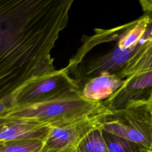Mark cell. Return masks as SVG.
Wrapping results in <instances>:
<instances>
[{"label": "cell", "mask_w": 152, "mask_h": 152, "mask_svg": "<svg viewBox=\"0 0 152 152\" xmlns=\"http://www.w3.org/2000/svg\"><path fill=\"white\" fill-rule=\"evenodd\" d=\"M73 0H0V102L55 71Z\"/></svg>", "instance_id": "1"}, {"label": "cell", "mask_w": 152, "mask_h": 152, "mask_svg": "<svg viewBox=\"0 0 152 152\" xmlns=\"http://www.w3.org/2000/svg\"><path fill=\"white\" fill-rule=\"evenodd\" d=\"M109 110L102 102L84 98L79 90L53 100L14 107L2 118L28 120L51 128L77 122Z\"/></svg>", "instance_id": "2"}, {"label": "cell", "mask_w": 152, "mask_h": 152, "mask_svg": "<svg viewBox=\"0 0 152 152\" xmlns=\"http://www.w3.org/2000/svg\"><path fill=\"white\" fill-rule=\"evenodd\" d=\"M101 128L137 144L143 150H152V104L147 100H130L122 108L110 111Z\"/></svg>", "instance_id": "3"}, {"label": "cell", "mask_w": 152, "mask_h": 152, "mask_svg": "<svg viewBox=\"0 0 152 152\" xmlns=\"http://www.w3.org/2000/svg\"><path fill=\"white\" fill-rule=\"evenodd\" d=\"M79 90L81 86L69 75L66 67L56 69L51 75L29 84L16 94L14 107L53 100Z\"/></svg>", "instance_id": "4"}, {"label": "cell", "mask_w": 152, "mask_h": 152, "mask_svg": "<svg viewBox=\"0 0 152 152\" xmlns=\"http://www.w3.org/2000/svg\"><path fill=\"white\" fill-rule=\"evenodd\" d=\"M110 112L100 113L72 124L51 127L40 152H77L84 138L92 131L102 127Z\"/></svg>", "instance_id": "5"}, {"label": "cell", "mask_w": 152, "mask_h": 152, "mask_svg": "<svg viewBox=\"0 0 152 152\" xmlns=\"http://www.w3.org/2000/svg\"><path fill=\"white\" fill-rule=\"evenodd\" d=\"M151 41L152 16L145 33L134 48L121 50L115 46L107 53L91 59L84 68L77 70L78 77L86 81L104 73H117Z\"/></svg>", "instance_id": "6"}, {"label": "cell", "mask_w": 152, "mask_h": 152, "mask_svg": "<svg viewBox=\"0 0 152 152\" xmlns=\"http://www.w3.org/2000/svg\"><path fill=\"white\" fill-rule=\"evenodd\" d=\"M152 93V71L129 77L103 104L110 111L119 109L130 100H147Z\"/></svg>", "instance_id": "7"}, {"label": "cell", "mask_w": 152, "mask_h": 152, "mask_svg": "<svg viewBox=\"0 0 152 152\" xmlns=\"http://www.w3.org/2000/svg\"><path fill=\"white\" fill-rule=\"evenodd\" d=\"M0 127V141L20 140H40L45 141L50 127L39 122L7 119Z\"/></svg>", "instance_id": "8"}, {"label": "cell", "mask_w": 152, "mask_h": 152, "mask_svg": "<svg viewBox=\"0 0 152 152\" xmlns=\"http://www.w3.org/2000/svg\"><path fill=\"white\" fill-rule=\"evenodd\" d=\"M124 81L116 73H104L86 80L81 87V94L87 100L103 102L115 93Z\"/></svg>", "instance_id": "9"}, {"label": "cell", "mask_w": 152, "mask_h": 152, "mask_svg": "<svg viewBox=\"0 0 152 152\" xmlns=\"http://www.w3.org/2000/svg\"><path fill=\"white\" fill-rule=\"evenodd\" d=\"M152 14L145 13L138 19L119 26L116 47L121 50L134 48L145 33Z\"/></svg>", "instance_id": "10"}, {"label": "cell", "mask_w": 152, "mask_h": 152, "mask_svg": "<svg viewBox=\"0 0 152 152\" xmlns=\"http://www.w3.org/2000/svg\"><path fill=\"white\" fill-rule=\"evenodd\" d=\"M150 71H152V41L116 74L121 79L125 80L129 77Z\"/></svg>", "instance_id": "11"}, {"label": "cell", "mask_w": 152, "mask_h": 152, "mask_svg": "<svg viewBox=\"0 0 152 152\" xmlns=\"http://www.w3.org/2000/svg\"><path fill=\"white\" fill-rule=\"evenodd\" d=\"M77 152H109L102 128L90 132L81 141Z\"/></svg>", "instance_id": "12"}, {"label": "cell", "mask_w": 152, "mask_h": 152, "mask_svg": "<svg viewBox=\"0 0 152 152\" xmlns=\"http://www.w3.org/2000/svg\"><path fill=\"white\" fill-rule=\"evenodd\" d=\"M43 142L40 140L0 141V152H40Z\"/></svg>", "instance_id": "13"}, {"label": "cell", "mask_w": 152, "mask_h": 152, "mask_svg": "<svg viewBox=\"0 0 152 152\" xmlns=\"http://www.w3.org/2000/svg\"><path fill=\"white\" fill-rule=\"evenodd\" d=\"M109 152H141L143 150L137 144L102 130Z\"/></svg>", "instance_id": "14"}, {"label": "cell", "mask_w": 152, "mask_h": 152, "mask_svg": "<svg viewBox=\"0 0 152 152\" xmlns=\"http://www.w3.org/2000/svg\"><path fill=\"white\" fill-rule=\"evenodd\" d=\"M15 96H12L0 102V118H2L15 106Z\"/></svg>", "instance_id": "15"}, {"label": "cell", "mask_w": 152, "mask_h": 152, "mask_svg": "<svg viewBox=\"0 0 152 152\" xmlns=\"http://www.w3.org/2000/svg\"><path fill=\"white\" fill-rule=\"evenodd\" d=\"M139 4L145 13L152 14V0H140Z\"/></svg>", "instance_id": "16"}, {"label": "cell", "mask_w": 152, "mask_h": 152, "mask_svg": "<svg viewBox=\"0 0 152 152\" xmlns=\"http://www.w3.org/2000/svg\"><path fill=\"white\" fill-rule=\"evenodd\" d=\"M5 121H6L5 118H0V127L4 124Z\"/></svg>", "instance_id": "17"}, {"label": "cell", "mask_w": 152, "mask_h": 152, "mask_svg": "<svg viewBox=\"0 0 152 152\" xmlns=\"http://www.w3.org/2000/svg\"><path fill=\"white\" fill-rule=\"evenodd\" d=\"M141 152H152V150H142Z\"/></svg>", "instance_id": "18"}]
</instances>
